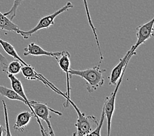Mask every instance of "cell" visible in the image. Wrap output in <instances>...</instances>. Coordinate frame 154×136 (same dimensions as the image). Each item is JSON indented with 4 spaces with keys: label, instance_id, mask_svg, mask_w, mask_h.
<instances>
[{
    "label": "cell",
    "instance_id": "8992f818",
    "mask_svg": "<svg viewBox=\"0 0 154 136\" xmlns=\"http://www.w3.org/2000/svg\"><path fill=\"white\" fill-rule=\"evenodd\" d=\"M58 65L61 69L66 73V86H67V92L66 94V101L64 104V107H68L69 106L68 101L70 99V84H69V79L70 76L69 74V70L70 69V54L67 50L62 51L60 56L56 58Z\"/></svg>",
    "mask_w": 154,
    "mask_h": 136
},
{
    "label": "cell",
    "instance_id": "8fae6325",
    "mask_svg": "<svg viewBox=\"0 0 154 136\" xmlns=\"http://www.w3.org/2000/svg\"><path fill=\"white\" fill-rule=\"evenodd\" d=\"M33 116H34V114L28 111H23L18 114L13 128L17 131H23L26 128L27 125L30 123Z\"/></svg>",
    "mask_w": 154,
    "mask_h": 136
},
{
    "label": "cell",
    "instance_id": "6da1fadb",
    "mask_svg": "<svg viewBox=\"0 0 154 136\" xmlns=\"http://www.w3.org/2000/svg\"><path fill=\"white\" fill-rule=\"evenodd\" d=\"M106 69L100 67V64L93 68H88L83 70H75L69 69V74L70 77L72 75L79 76L86 81V88L89 93H92L101 87L104 83V73Z\"/></svg>",
    "mask_w": 154,
    "mask_h": 136
},
{
    "label": "cell",
    "instance_id": "9a60e30c",
    "mask_svg": "<svg viewBox=\"0 0 154 136\" xmlns=\"http://www.w3.org/2000/svg\"><path fill=\"white\" fill-rule=\"evenodd\" d=\"M83 3H84V6H85V9L86 11V14H87V19H88V23L89 24L90 27L91 28V30H93V34L94 36V38H95V41H96V43L97 45V47H98V49L99 51V54H100V62H101L102 60H103V55H102V50L100 49V43H99V41H98V35L97 34V29L94 26V24H93V22L92 20H91V17L90 15V13H89V7H88V3H87V0H83Z\"/></svg>",
    "mask_w": 154,
    "mask_h": 136
},
{
    "label": "cell",
    "instance_id": "30bf717a",
    "mask_svg": "<svg viewBox=\"0 0 154 136\" xmlns=\"http://www.w3.org/2000/svg\"><path fill=\"white\" fill-rule=\"evenodd\" d=\"M62 53V51L60 52H49L43 49L42 48L36 45L34 43H31L29 44L28 47L24 49V56H26L29 55L32 56H51L53 57L56 59Z\"/></svg>",
    "mask_w": 154,
    "mask_h": 136
},
{
    "label": "cell",
    "instance_id": "5bb4252c",
    "mask_svg": "<svg viewBox=\"0 0 154 136\" xmlns=\"http://www.w3.org/2000/svg\"><path fill=\"white\" fill-rule=\"evenodd\" d=\"M0 95L9 99L11 100L20 101L27 105L26 101L23 98L20 96L18 94H17L13 89H9V88L5 87L4 86L0 85Z\"/></svg>",
    "mask_w": 154,
    "mask_h": 136
},
{
    "label": "cell",
    "instance_id": "5b68a950",
    "mask_svg": "<svg viewBox=\"0 0 154 136\" xmlns=\"http://www.w3.org/2000/svg\"><path fill=\"white\" fill-rule=\"evenodd\" d=\"M128 64L125 66L123 69V71L122 75L119 77L118 79V83L117 84L116 83V87L115 90H113L111 93V95H109V97H106L105 98V100L104 102V112H105V115L106 119H107V122H108V135L109 136L110 135V131H111V125H112V120L113 113L115 111V105H116V98L117 92H118L119 88L121 83L122 82V80L123 78V75L125 71V69L127 67Z\"/></svg>",
    "mask_w": 154,
    "mask_h": 136
},
{
    "label": "cell",
    "instance_id": "d6986e66",
    "mask_svg": "<svg viewBox=\"0 0 154 136\" xmlns=\"http://www.w3.org/2000/svg\"><path fill=\"white\" fill-rule=\"evenodd\" d=\"M2 103L3 104V109H4V113H5V123H6V127H7V133L6 135H11L9 132V122H8V114H7V109L6 104L4 101H2Z\"/></svg>",
    "mask_w": 154,
    "mask_h": 136
},
{
    "label": "cell",
    "instance_id": "44dd1931",
    "mask_svg": "<svg viewBox=\"0 0 154 136\" xmlns=\"http://www.w3.org/2000/svg\"><path fill=\"white\" fill-rule=\"evenodd\" d=\"M0 55H1V53H0Z\"/></svg>",
    "mask_w": 154,
    "mask_h": 136
},
{
    "label": "cell",
    "instance_id": "4fadbf2b",
    "mask_svg": "<svg viewBox=\"0 0 154 136\" xmlns=\"http://www.w3.org/2000/svg\"><path fill=\"white\" fill-rule=\"evenodd\" d=\"M0 45H2L3 49L5 50V52L7 54H9V56L14 58L15 60H19L23 65H29L26 63V62L20 57V56L18 54L17 52L16 51L15 49H14V47L11 45V44L4 41V40L0 39Z\"/></svg>",
    "mask_w": 154,
    "mask_h": 136
},
{
    "label": "cell",
    "instance_id": "ac0fdd59",
    "mask_svg": "<svg viewBox=\"0 0 154 136\" xmlns=\"http://www.w3.org/2000/svg\"><path fill=\"white\" fill-rule=\"evenodd\" d=\"M105 117H106V115H105V112H104V106L103 105V107H102V112L100 122H98V126L95 128V129L93 131H91L89 134V136H91V135L100 136V131L102 129V125H103V123H104Z\"/></svg>",
    "mask_w": 154,
    "mask_h": 136
},
{
    "label": "cell",
    "instance_id": "2e32d148",
    "mask_svg": "<svg viewBox=\"0 0 154 136\" xmlns=\"http://www.w3.org/2000/svg\"><path fill=\"white\" fill-rule=\"evenodd\" d=\"M23 65L17 60L10 62L8 64V66H7V73H10V74L14 75L19 74L21 71V68L23 67Z\"/></svg>",
    "mask_w": 154,
    "mask_h": 136
},
{
    "label": "cell",
    "instance_id": "ffe728a7",
    "mask_svg": "<svg viewBox=\"0 0 154 136\" xmlns=\"http://www.w3.org/2000/svg\"><path fill=\"white\" fill-rule=\"evenodd\" d=\"M4 131H5V129L1 124H0V136H2L4 135Z\"/></svg>",
    "mask_w": 154,
    "mask_h": 136
},
{
    "label": "cell",
    "instance_id": "52a82bcc",
    "mask_svg": "<svg viewBox=\"0 0 154 136\" xmlns=\"http://www.w3.org/2000/svg\"><path fill=\"white\" fill-rule=\"evenodd\" d=\"M136 49L134 48L133 45L131 47L129 50L127 51V53L125 56L121 58L119 63L117 64L111 72V75L109 76V85H116L117 80L119 79V77L122 75L123 69L127 64H129V60L132 56L136 54Z\"/></svg>",
    "mask_w": 154,
    "mask_h": 136
},
{
    "label": "cell",
    "instance_id": "7a4b0ae2",
    "mask_svg": "<svg viewBox=\"0 0 154 136\" xmlns=\"http://www.w3.org/2000/svg\"><path fill=\"white\" fill-rule=\"evenodd\" d=\"M29 104L33 109L34 117L39 125L42 134L43 135H54L50 121L49 112L52 111L59 116H62V113L50 108L47 104L41 102L30 100Z\"/></svg>",
    "mask_w": 154,
    "mask_h": 136
},
{
    "label": "cell",
    "instance_id": "e0dca14e",
    "mask_svg": "<svg viewBox=\"0 0 154 136\" xmlns=\"http://www.w3.org/2000/svg\"><path fill=\"white\" fill-rule=\"evenodd\" d=\"M24 0H14L13 4L11 8L9 11L4 14V15L8 17L10 20H13L14 19V18L16 17V14H17V11L19 8V7L21 5L22 2H23Z\"/></svg>",
    "mask_w": 154,
    "mask_h": 136
},
{
    "label": "cell",
    "instance_id": "ba28073f",
    "mask_svg": "<svg viewBox=\"0 0 154 136\" xmlns=\"http://www.w3.org/2000/svg\"><path fill=\"white\" fill-rule=\"evenodd\" d=\"M21 72L23 73V76L25 77L26 79L28 80H38L39 81L42 82L45 86L47 87H49L50 89L53 90L54 92L57 93L58 94L62 95V92L57 88L54 84L49 81L45 77L42 75L40 73H38L35 71L34 68L32 67L30 65H23V67L21 68Z\"/></svg>",
    "mask_w": 154,
    "mask_h": 136
},
{
    "label": "cell",
    "instance_id": "9c48e42d",
    "mask_svg": "<svg viewBox=\"0 0 154 136\" xmlns=\"http://www.w3.org/2000/svg\"><path fill=\"white\" fill-rule=\"evenodd\" d=\"M153 23L154 18H152L147 23L138 26L136 29L137 40L135 45H133L136 50L137 49L139 46L145 43L147 40L152 38L153 37Z\"/></svg>",
    "mask_w": 154,
    "mask_h": 136
},
{
    "label": "cell",
    "instance_id": "3957f363",
    "mask_svg": "<svg viewBox=\"0 0 154 136\" xmlns=\"http://www.w3.org/2000/svg\"><path fill=\"white\" fill-rule=\"evenodd\" d=\"M68 105L71 104L78 114V119L75 124L77 131L73 134L74 136H83L89 135L91 131H93L95 128L98 126V122L95 116L93 115H86L85 113H82L73 102L70 99H69Z\"/></svg>",
    "mask_w": 154,
    "mask_h": 136
},
{
    "label": "cell",
    "instance_id": "7c38bea8",
    "mask_svg": "<svg viewBox=\"0 0 154 136\" xmlns=\"http://www.w3.org/2000/svg\"><path fill=\"white\" fill-rule=\"evenodd\" d=\"M0 30L15 32L17 34L20 31L19 26L1 12H0Z\"/></svg>",
    "mask_w": 154,
    "mask_h": 136
},
{
    "label": "cell",
    "instance_id": "277c9868",
    "mask_svg": "<svg viewBox=\"0 0 154 136\" xmlns=\"http://www.w3.org/2000/svg\"><path fill=\"white\" fill-rule=\"evenodd\" d=\"M73 7H74V5H73L72 2H68L66 3V4L64 5L60 9L57 11L42 18L38 22L37 25L33 28L32 30L29 31H23L20 30L18 34H19L22 37H23V38L24 39H28L29 38H30L33 34H34L35 33L38 32V31L41 30H43V29L49 28L51 26L54 25V19H55L57 17L60 15L62 13L67 11L68 9H72Z\"/></svg>",
    "mask_w": 154,
    "mask_h": 136
}]
</instances>
